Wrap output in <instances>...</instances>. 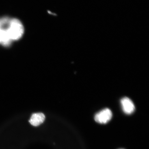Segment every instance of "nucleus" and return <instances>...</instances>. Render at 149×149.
<instances>
[{"instance_id":"1","label":"nucleus","mask_w":149,"mask_h":149,"mask_svg":"<svg viewBox=\"0 0 149 149\" xmlns=\"http://www.w3.org/2000/svg\"><path fill=\"white\" fill-rule=\"evenodd\" d=\"M6 31L8 38L12 42L22 38L24 33V27L19 20L10 19L7 24Z\"/></svg>"},{"instance_id":"2","label":"nucleus","mask_w":149,"mask_h":149,"mask_svg":"<svg viewBox=\"0 0 149 149\" xmlns=\"http://www.w3.org/2000/svg\"><path fill=\"white\" fill-rule=\"evenodd\" d=\"M112 117V113L110 109H105L96 113L94 119L96 122L101 124H107Z\"/></svg>"},{"instance_id":"3","label":"nucleus","mask_w":149,"mask_h":149,"mask_svg":"<svg viewBox=\"0 0 149 149\" xmlns=\"http://www.w3.org/2000/svg\"><path fill=\"white\" fill-rule=\"evenodd\" d=\"M120 102L123 111L126 114L130 115L134 111V105L133 102L129 98L127 97L123 98L121 100Z\"/></svg>"},{"instance_id":"4","label":"nucleus","mask_w":149,"mask_h":149,"mask_svg":"<svg viewBox=\"0 0 149 149\" xmlns=\"http://www.w3.org/2000/svg\"><path fill=\"white\" fill-rule=\"evenodd\" d=\"M1 20L0 18V44L8 47L10 45V42L7 37L5 24Z\"/></svg>"},{"instance_id":"5","label":"nucleus","mask_w":149,"mask_h":149,"mask_svg":"<svg viewBox=\"0 0 149 149\" xmlns=\"http://www.w3.org/2000/svg\"><path fill=\"white\" fill-rule=\"evenodd\" d=\"M45 117L42 113H33L29 120L30 124L33 126H37L40 125L45 120Z\"/></svg>"}]
</instances>
